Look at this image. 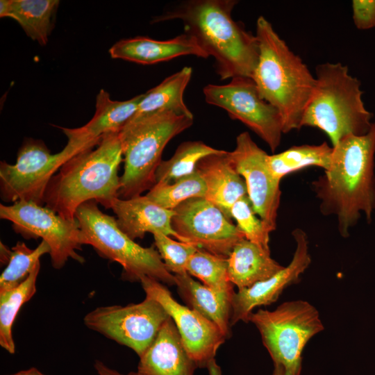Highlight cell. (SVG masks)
<instances>
[{
  "mask_svg": "<svg viewBox=\"0 0 375 375\" xmlns=\"http://www.w3.org/2000/svg\"><path fill=\"white\" fill-rule=\"evenodd\" d=\"M181 295L194 309L215 324L227 338L230 335L231 299L235 292L213 290L188 273L174 275Z\"/></svg>",
  "mask_w": 375,
  "mask_h": 375,
  "instance_id": "7402d4cb",
  "label": "cell"
},
{
  "mask_svg": "<svg viewBox=\"0 0 375 375\" xmlns=\"http://www.w3.org/2000/svg\"><path fill=\"white\" fill-rule=\"evenodd\" d=\"M206 185L196 170L171 183H156L145 194L161 207L174 210L183 202L192 198H205Z\"/></svg>",
  "mask_w": 375,
  "mask_h": 375,
  "instance_id": "f546056e",
  "label": "cell"
},
{
  "mask_svg": "<svg viewBox=\"0 0 375 375\" xmlns=\"http://www.w3.org/2000/svg\"><path fill=\"white\" fill-rule=\"evenodd\" d=\"M375 122L362 135H348L333 147L331 165L312 188L323 215H333L338 232L349 235L361 215L372 222L375 210Z\"/></svg>",
  "mask_w": 375,
  "mask_h": 375,
  "instance_id": "6da1fadb",
  "label": "cell"
},
{
  "mask_svg": "<svg viewBox=\"0 0 375 375\" xmlns=\"http://www.w3.org/2000/svg\"><path fill=\"white\" fill-rule=\"evenodd\" d=\"M192 74V69L184 67L144 93L137 112L132 118L165 111L193 115L183 101V94Z\"/></svg>",
  "mask_w": 375,
  "mask_h": 375,
  "instance_id": "d4e9b609",
  "label": "cell"
},
{
  "mask_svg": "<svg viewBox=\"0 0 375 375\" xmlns=\"http://www.w3.org/2000/svg\"><path fill=\"white\" fill-rule=\"evenodd\" d=\"M154 243L166 267L174 275L188 273L187 264L198 247L181 241H175L161 233H153Z\"/></svg>",
  "mask_w": 375,
  "mask_h": 375,
  "instance_id": "d6a6232c",
  "label": "cell"
},
{
  "mask_svg": "<svg viewBox=\"0 0 375 375\" xmlns=\"http://www.w3.org/2000/svg\"><path fill=\"white\" fill-rule=\"evenodd\" d=\"M227 262L229 280L238 290L266 280L284 267L271 257L270 251L245 238L233 247Z\"/></svg>",
  "mask_w": 375,
  "mask_h": 375,
  "instance_id": "603a6c76",
  "label": "cell"
},
{
  "mask_svg": "<svg viewBox=\"0 0 375 375\" xmlns=\"http://www.w3.org/2000/svg\"><path fill=\"white\" fill-rule=\"evenodd\" d=\"M353 22L358 30H369L375 27V0H353Z\"/></svg>",
  "mask_w": 375,
  "mask_h": 375,
  "instance_id": "836d02e7",
  "label": "cell"
},
{
  "mask_svg": "<svg viewBox=\"0 0 375 375\" xmlns=\"http://www.w3.org/2000/svg\"><path fill=\"white\" fill-rule=\"evenodd\" d=\"M146 297L158 301L174 321L184 348L190 358L201 367H209L226 337L220 329L200 313L181 305L161 282L147 277L140 281Z\"/></svg>",
  "mask_w": 375,
  "mask_h": 375,
  "instance_id": "5bb4252c",
  "label": "cell"
},
{
  "mask_svg": "<svg viewBox=\"0 0 375 375\" xmlns=\"http://www.w3.org/2000/svg\"><path fill=\"white\" fill-rule=\"evenodd\" d=\"M82 244L92 246L101 257L119 263L122 276L140 281L147 276L168 285H175V276L166 267L160 253L153 247H143L125 234L116 219L103 212L98 203L90 200L76 210Z\"/></svg>",
  "mask_w": 375,
  "mask_h": 375,
  "instance_id": "52a82bcc",
  "label": "cell"
},
{
  "mask_svg": "<svg viewBox=\"0 0 375 375\" xmlns=\"http://www.w3.org/2000/svg\"><path fill=\"white\" fill-rule=\"evenodd\" d=\"M109 53L112 58L141 65H153L187 55L209 57L196 39L185 33L167 40L144 36L121 40L110 48Z\"/></svg>",
  "mask_w": 375,
  "mask_h": 375,
  "instance_id": "ac0fdd59",
  "label": "cell"
},
{
  "mask_svg": "<svg viewBox=\"0 0 375 375\" xmlns=\"http://www.w3.org/2000/svg\"><path fill=\"white\" fill-rule=\"evenodd\" d=\"M94 367L99 375H137L136 372H131L127 374H123L115 369L110 368L99 360H95Z\"/></svg>",
  "mask_w": 375,
  "mask_h": 375,
  "instance_id": "e575fe53",
  "label": "cell"
},
{
  "mask_svg": "<svg viewBox=\"0 0 375 375\" xmlns=\"http://www.w3.org/2000/svg\"><path fill=\"white\" fill-rule=\"evenodd\" d=\"M142 97L141 94L126 101H114L101 89L97 95L94 115L86 124L60 127L68 139L67 145L78 153L95 147L104 135L119 132L137 112Z\"/></svg>",
  "mask_w": 375,
  "mask_h": 375,
  "instance_id": "e0dca14e",
  "label": "cell"
},
{
  "mask_svg": "<svg viewBox=\"0 0 375 375\" xmlns=\"http://www.w3.org/2000/svg\"><path fill=\"white\" fill-rule=\"evenodd\" d=\"M210 375H221V372L216 363H213L209 367Z\"/></svg>",
  "mask_w": 375,
  "mask_h": 375,
  "instance_id": "8d00e7d4",
  "label": "cell"
},
{
  "mask_svg": "<svg viewBox=\"0 0 375 375\" xmlns=\"http://www.w3.org/2000/svg\"><path fill=\"white\" fill-rule=\"evenodd\" d=\"M58 0H1L0 17L15 20L33 40L47 44L53 28Z\"/></svg>",
  "mask_w": 375,
  "mask_h": 375,
  "instance_id": "cb8c5ba5",
  "label": "cell"
},
{
  "mask_svg": "<svg viewBox=\"0 0 375 375\" xmlns=\"http://www.w3.org/2000/svg\"><path fill=\"white\" fill-rule=\"evenodd\" d=\"M110 209L116 215L119 228L133 240L143 238L147 233H161L181 242L172 225L174 210L161 207L146 195L116 198Z\"/></svg>",
  "mask_w": 375,
  "mask_h": 375,
  "instance_id": "ffe728a7",
  "label": "cell"
},
{
  "mask_svg": "<svg viewBox=\"0 0 375 375\" xmlns=\"http://www.w3.org/2000/svg\"><path fill=\"white\" fill-rule=\"evenodd\" d=\"M169 315L156 300L146 297L138 303L99 306L85 315V325L141 357Z\"/></svg>",
  "mask_w": 375,
  "mask_h": 375,
  "instance_id": "8fae6325",
  "label": "cell"
},
{
  "mask_svg": "<svg viewBox=\"0 0 375 375\" xmlns=\"http://www.w3.org/2000/svg\"><path fill=\"white\" fill-rule=\"evenodd\" d=\"M186 271L213 290L234 292L233 284L228 278L227 258L199 248L189 259Z\"/></svg>",
  "mask_w": 375,
  "mask_h": 375,
  "instance_id": "4dcf8cb0",
  "label": "cell"
},
{
  "mask_svg": "<svg viewBox=\"0 0 375 375\" xmlns=\"http://www.w3.org/2000/svg\"><path fill=\"white\" fill-rule=\"evenodd\" d=\"M223 151L201 141L183 142L169 159L161 161L156 172V183H171L186 176L196 171L203 158Z\"/></svg>",
  "mask_w": 375,
  "mask_h": 375,
  "instance_id": "f1b7e54d",
  "label": "cell"
},
{
  "mask_svg": "<svg viewBox=\"0 0 375 375\" xmlns=\"http://www.w3.org/2000/svg\"><path fill=\"white\" fill-rule=\"evenodd\" d=\"M316 85L304 112L301 127L323 131L332 147L348 135H362L371 129L373 113L362 100L361 82L347 65L324 62L315 68Z\"/></svg>",
  "mask_w": 375,
  "mask_h": 375,
  "instance_id": "5b68a950",
  "label": "cell"
},
{
  "mask_svg": "<svg viewBox=\"0 0 375 375\" xmlns=\"http://www.w3.org/2000/svg\"><path fill=\"white\" fill-rule=\"evenodd\" d=\"M267 156L248 132L237 136L235 147L229 151L233 165L245 182L253 210L272 232L277 226L281 192V181L272 175L268 167Z\"/></svg>",
  "mask_w": 375,
  "mask_h": 375,
  "instance_id": "9a60e30c",
  "label": "cell"
},
{
  "mask_svg": "<svg viewBox=\"0 0 375 375\" xmlns=\"http://www.w3.org/2000/svg\"><path fill=\"white\" fill-rule=\"evenodd\" d=\"M272 375H284V370L281 365H274V368Z\"/></svg>",
  "mask_w": 375,
  "mask_h": 375,
  "instance_id": "74e56055",
  "label": "cell"
},
{
  "mask_svg": "<svg viewBox=\"0 0 375 375\" xmlns=\"http://www.w3.org/2000/svg\"><path fill=\"white\" fill-rule=\"evenodd\" d=\"M122 156L119 132L104 135L95 148L76 154L53 176L45 192V206L67 219H75L77 208L90 200L110 208L119 197Z\"/></svg>",
  "mask_w": 375,
  "mask_h": 375,
  "instance_id": "3957f363",
  "label": "cell"
},
{
  "mask_svg": "<svg viewBox=\"0 0 375 375\" xmlns=\"http://www.w3.org/2000/svg\"><path fill=\"white\" fill-rule=\"evenodd\" d=\"M206 101L226 110L253 131L274 152L283 134L278 110L260 96L252 78L237 76L225 85L208 84L203 89Z\"/></svg>",
  "mask_w": 375,
  "mask_h": 375,
  "instance_id": "7c38bea8",
  "label": "cell"
},
{
  "mask_svg": "<svg viewBox=\"0 0 375 375\" xmlns=\"http://www.w3.org/2000/svg\"><path fill=\"white\" fill-rule=\"evenodd\" d=\"M256 36L259 58L251 78L262 98L279 112L283 133L300 129L315 76L263 16L256 21Z\"/></svg>",
  "mask_w": 375,
  "mask_h": 375,
  "instance_id": "277c9868",
  "label": "cell"
},
{
  "mask_svg": "<svg viewBox=\"0 0 375 375\" xmlns=\"http://www.w3.org/2000/svg\"><path fill=\"white\" fill-rule=\"evenodd\" d=\"M174 210L172 225L181 242L214 255L228 258L236 244L244 238L231 219L205 198L188 199Z\"/></svg>",
  "mask_w": 375,
  "mask_h": 375,
  "instance_id": "4fadbf2b",
  "label": "cell"
},
{
  "mask_svg": "<svg viewBox=\"0 0 375 375\" xmlns=\"http://www.w3.org/2000/svg\"><path fill=\"white\" fill-rule=\"evenodd\" d=\"M40 269L37 264L28 277L18 287L0 293V345L10 354H15V345L12 327L24 303L35 294L36 281Z\"/></svg>",
  "mask_w": 375,
  "mask_h": 375,
  "instance_id": "83f0119b",
  "label": "cell"
},
{
  "mask_svg": "<svg viewBox=\"0 0 375 375\" xmlns=\"http://www.w3.org/2000/svg\"><path fill=\"white\" fill-rule=\"evenodd\" d=\"M46 253H50V248L43 240L34 249L17 242L10 250L1 242V261L7 266L0 276V293L21 285Z\"/></svg>",
  "mask_w": 375,
  "mask_h": 375,
  "instance_id": "4316f807",
  "label": "cell"
},
{
  "mask_svg": "<svg viewBox=\"0 0 375 375\" xmlns=\"http://www.w3.org/2000/svg\"><path fill=\"white\" fill-rule=\"evenodd\" d=\"M0 217L10 221L15 232L23 238H42L46 242L53 268L61 269L69 258L80 263L85 262L77 253L83 244L76 219H65L46 206L27 201L0 204Z\"/></svg>",
  "mask_w": 375,
  "mask_h": 375,
  "instance_id": "9c48e42d",
  "label": "cell"
},
{
  "mask_svg": "<svg viewBox=\"0 0 375 375\" xmlns=\"http://www.w3.org/2000/svg\"><path fill=\"white\" fill-rule=\"evenodd\" d=\"M332 153L333 147L326 142L317 145H297L278 153L268 154L267 162L272 175L281 181L287 174L308 167H319L327 170Z\"/></svg>",
  "mask_w": 375,
  "mask_h": 375,
  "instance_id": "484cf974",
  "label": "cell"
},
{
  "mask_svg": "<svg viewBox=\"0 0 375 375\" xmlns=\"http://www.w3.org/2000/svg\"><path fill=\"white\" fill-rule=\"evenodd\" d=\"M231 217L233 218L244 238L262 249L270 251L269 234L272 233L253 210L248 196L238 199L231 207Z\"/></svg>",
  "mask_w": 375,
  "mask_h": 375,
  "instance_id": "1f68e13d",
  "label": "cell"
},
{
  "mask_svg": "<svg viewBox=\"0 0 375 375\" xmlns=\"http://www.w3.org/2000/svg\"><path fill=\"white\" fill-rule=\"evenodd\" d=\"M296 248L290 262L272 277L234 292L231 299V326L242 320L248 322L253 310L275 302L288 286L299 282L300 276L311 262L308 240L305 231L292 232Z\"/></svg>",
  "mask_w": 375,
  "mask_h": 375,
  "instance_id": "2e32d148",
  "label": "cell"
},
{
  "mask_svg": "<svg viewBox=\"0 0 375 375\" xmlns=\"http://www.w3.org/2000/svg\"><path fill=\"white\" fill-rule=\"evenodd\" d=\"M76 154L67 145L53 154L43 141L26 138L15 164L0 162L1 199L6 203L27 201L42 206L50 180Z\"/></svg>",
  "mask_w": 375,
  "mask_h": 375,
  "instance_id": "30bf717a",
  "label": "cell"
},
{
  "mask_svg": "<svg viewBox=\"0 0 375 375\" xmlns=\"http://www.w3.org/2000/svg\"><path fill=\"white\" fill-rule=\"evenodd\" d=\"M197 170L206 185L205 199L217 206L228 218L233 205L247 195L245 182L233 165L229 151L203 158Z\"/></svg>",
  "mask_w": 375,
  "mask_h": 375,
  "instance_id": "44dd1931",
  "label": "cell"
},
{
  "mask_svg": "<svg viewBox=\"0 0 375 375\" xmlns=\"http://www.w3.org/2000/svg\"><path fill=\"white\" fill-rule=\"evenodd\" d=\"M7 375H47L41 372L39 369L35 367H31L28 369L19 371L16 373Z\"/></svg>",
  "mask_w": 375,
  "mask_h": 375,
  "instance_id": "d590c367",
  "label": "cell"
},
{
  "mask_svg": "<svg viewBox=\"0 0 375 375\" xmlns=\"http://www.w3.org/2000/svg\"><path fill=\"white\" fill-rule=\"evenodd\" d=\"M249 322L258 328L274 364L283 367L284 375H301L303 350L324 328L318 310L304 300L284 302L274 310L260 309Z\"/></svg>",
  "mask_w": 375,
  "mask_h": 375,
  "instance_id": "ba28073f",
  "label": "cell"
},
{
  "mask_svg": "<svg viewBox=\"0 0 375 375\" xmlns=\"http://www.w3.org/2000/svg\"><path fill=\"white\" fill-rule=\"evenodd\" d=\"M193 121V115L165 111L131 118L126 124L119 131L124 167L119 198L140 196L156 184V172L165 147Z\"/></svg>",
  "mask_w": 375,
  "mask_h": 375,
  "instance_id": "8992f818",
  "label": "cell"
},
{
  "mask_svg": "<svg viewBox=\"0 0 375 375\" xmlns=\"http://www.w3.org/2000/svg\"><path fill=\"white\" fill-rule=\"evenodd\" d=\"M197 364L183 344L171 317L162 326L156 338L140 357L137 375H194Z\"/></svg>",
  "mask_w": 375,
  "mask_h": 375,
  "instance_id": "d6986e66",
  "label": "cell"
},
{
  "mask_svg": "<svg viewBox=\"0 0 375 375\" xmlns=\"http://www.w3.org/2000/svg\"><path fill=\"white\" fill-rule=\"evenodd\" d=\"M235 0H188L178 3L153 22L179 19L185 33L193 36L215 59L222 80L252 77L259 58L256 35L232 17Z\"/></svg>",
  "mask_w": 375,
  "mask_h": 375,
  "instance_id": "7a4b0ae2",
  "label": "cell"
}]
</instances>
